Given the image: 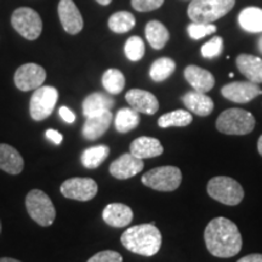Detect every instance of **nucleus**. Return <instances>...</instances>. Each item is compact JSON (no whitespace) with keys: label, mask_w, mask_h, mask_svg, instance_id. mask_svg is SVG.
<instances>
[{"label":"nucleus","mask_w":262,"mask_h":262,"mask_svg":"<svg viewBox=\"0 0 262 262\" xmlns=\"http://www.w3.org/2000/svg\"><path fill=\"white\" fill-rule=\"evenodd\" d=\"M204 241L209 253L220 258L235 256L243 247L237 225L226 217H216L209 222L204 231Z\"/></svg>","instance_id":"f257e3e1"},{"label":"nucleus","mask_w":262,"mask_h":262,"mask_svg":"<svg viewBox=\"0 0 262 262\" xmlns=\"http://www.w3.org/2000/svg\"><path fill=\"white\" fill-rule=\"evenodd\" d=\"M122 244L131 253L153 256L162 247V233L155 224H143L129 227L122 234Z\"/></svg>","instance_id":"f03ea898"},{"label":"nucleus","mask_w":262,"mask_h":262,"mask_svg":"<svg viewBox=\"0 0 262 262\" xmlns=\"http://www.w3.org/2000/svg\"><path fill=\"white\" fill-rule=\"evenodd\" d=\"M235 4V0H192L188 6V16L192 22L214 24L228 14Z\"/></svg>","instance_id":"7ed1b4c3"},{"label":"nucleus","mask_w":262,"mask_h":262,"mask_svg":"<svg viewBox=\"0 0 262 262\" xmlns=\"http://www.w3.org/2000/svg\"><path fill=\"white\" fill-rule=\"evenodd\" d=\"M255 127V117L241 108H229L216 119V129L226 135H248Z\"/></svg>","instance_id":"20e7f679"},{"label":"nucleus","mask_w":262,"mask_h":262,"mask_svg":"<svg viewBox=\"0 0 262 262\" xmlns=\"http://www.w3.org/2000/svg\"><path fill=\"white\" fill-rule=\"evenodd\" d=\"M208 194L225 205L234 206L243 201L244 189L241 183L227 176H216L208 182Z\"/></svg>","instance_id":"39448f33"},{"label":"nucleus","mask_w":262,"mask_h":262,"mask_svg":"<svg viewBox=\"0 0 262 262\" xmlns=\"http://www.w3.org/2000/svg\"><path fill=\"white\" fill-rule=\"evenodd\" d=\"M26 208L31 217L42 227L54 224L56 210L50 196L40 189H33L26 196Z\"/></svg>","instance_id":"423d86ee"},{"label":"nucleus","mask_w":262,"mask_h":262,"mask_svg":"<svg viewBox=\"0 0 262 262\" xmlns=\"http://www.w3.org/2000/svg\"><path fill=\"white\" fill-rule=\"evenodd\" d=\"M146 187L160 192H172L182 182V172L176 166H158L147 171L141 179Z\"/></svg>","instance_id":"0eeeda50"},{"label":"nucleus","mask_w":262,"mask_h":262,"mask_svg":"<svg viewBox=\"0 0 262 262\" xmlns=\"http://www.w3.org/2000/svg\"><path fill=\"white\" fill-rule=\"evenodd\" d=\"M58 101V91L54 86H41L35 89L29 102V113L35 122H41L51 116Z\"/></svg>","instance_id":"6e6552de"},{"label":"nucleus","mask_w":262,"mask_h":262,"mask_svg":"<svg viewBox=\"0 0 262 262\" xmlns=\"http://www.w3.org/2000/svg\"><path fill=\"white\" fill-rule=\"evenodd\" d=\"M11 25L15 31L28 40H35L42 31L40 15L31 8L16 9L11 16Z\"/></svg>","instance_id":"1a4fd4ad"},{"label":"nucleus","mask_w":262,"mask_h":262,"mask_svg":"<svg viewBox=\"0 0 262 262\" xmlns=\"http://www.w3.org/2000/svg\"><path fill=\"white\" fill-rule=\"evenodd\" d=\"M97 191V183L89 178H73L61 185V193L63 196L73 201H91L96 196Z\"/></svg>","instance_id":"9d476101"},{"label":"nucleus","mask_w":262,"mask_h":262,"mask_svg":"<svg viewBox=\"0 0 262 262\" xmlns=\"http://www.w3.org/2000/svg\"><path fill=\"white\" fill-rule=\"evenodd\" d=\"M15 85L21 91H31L40 88L45 79L47 72L37 63H26L17 68L15 73Z\"/></svg>","instance_id":"9b49d317"},{"label":"nucleus","mask_w":262,"mask_h":262,"mask_svg":"<svg viewBox=\"0 0 262 262\" xmlns=\"http://www.w3.org/2000/svg\"><path fill=\"white\" fill-rule=\"evenodd\" d=\"M222 96L235 103H248L262 94L261 88L251 81H233L221 89Z\"/></svg>","instance_id":"f8f14e48"},{"label":"nucleus","mask_w":262,"mask_h":262,"mask_svg":"<svg viewBox=\"0 0 262 262\" xmlns=\"http://www.w3.org/2000/svg\"><path fill=\"white\" fill-rule=\"evenodd\" d=\"M58 16L62 27L68 34H78L84 27L83 16L73 0H61L58 4Z\"/></svg>","instance_id":"ddd939ff"},{"label":"nucleus","mask_w":262,"mask_h":262,"mask_svg":"<svg viewBox=\"0 0 262 262\" xmlns=\"http://www.w3.org/2000/svg\"><path fill=\"white\" fill-rule=\"evenodd\" d=\"M143 166L142 159L136 158L131 153H125L111 164L110 172L118 180H127L142 171Z\"/></svg>","instance_id":"4468645a"},{"label":"nucleus","mask_w":262,"mask_h":262,"mask_svg":"<svg viewBox=\"0 0 262 262\" xmlns=\"http://www.w3.org/2000/svg\"><path fill=\"white\" fill-rule=\"evenodd\" d=\"M125 98L131 108L139 113H145L148 116L156 114L159 110V102L157 97L149 91L141 89H131L126 93Z\"/></svg>","instance_id":"2eb2a0df"},{"label":"nucleus","mask_w":262,"mask_h":262,"mask_svg":"<svg viewBox=\"0 0 262 262\" xmlns=\"http://www.w3.org/2000/svg\"><path fill=\"white\" fill-rule=\"evenodd\" d=\"M102 219L108 226L122 228L129 226L134 219V212L129 206L122 203H112L103 209Z\"/></svg>","instance_id":"dca6fc26"},{"label":"nucleus","mask_w":262,"mask_h":262,"mask_svg":"<svg viewBox=\"0 0 262 262\" xmlns=\"http://www.w3.org/2000/svg\"><path fill=\"white\" fill-rule=\"evenodd\" d=\"M112 120L113 114L111 111H106V112L93 117H88L83 126V136L90 141L100 139L110 129Z\"/></svg>","instance_id":"f3484780"},{"label":"nucleus","mask_w":262,"mask_h":262,"mask_svg":"<svg viewBox=\"0 0 262 262\" xmlns=\"http://www.w3.org/2000/svg\"><path fill=\"white\" fill-rule=\"evenodd\" d=\"M183 75H185L186 80L188 81L189 85L198 93L206 94L215 85L214 75L209 71L204 70V68L198 67V66L191 64L186 67Z\"/></svg>","instance_id":"a211bd4d"},{"label":"nucleus","mask_w":262,"mask_h":262,"mask_svg":"<svg viewBox=\"0 0 262 262\" xmlns=\"http://www.w3.org/2000/svg\"><path fill=\"white\" fill-rule=\"evenodd\" d=\"M164 148L159 140L155 137L141 136L139 139L134 140L130 145V153L139 159L155 158L163 155Z\"/></svg>","instance_id":"6ab92c4d"},{"label":"nucleus","mask_w":262,"mask_h":262,"mask_svg":"<svg viewBox=\"0 0 262 262\" xmlns=\"http://www.w3.org/2000/svg\"><path fill=\"white\" fill-rule=\"evenodd\" d=\"M182 102L189 110V112L199 117H206L214 111V101L206 94L193 90L182 96Z\"/></svg>","instance_id":"aec40b11"},{"label":"nucleus","mask_w":262,"mask_h":262,"mask_svg":"<svg viewBox=\"0 0 262 262\" xmlns=\"http://www.w3.org/2000/svg\"><path fill=\"white\" fill-rule=\"evenodd\" d=\"M239 72L255 84L262 83V60L254 55L242 54L235 60Z\"/></svg>","instance_id":"412c9836"},{"label":"nucleus","mask_w":262,"mask_h":262,"mask_svg":"<svg viewBox=\"0 0 262 262\" xmlns=\"http://www.w3.org/2000/svg\"><path fill=\"white\" fill-rule=\"evenodd\" d=\"M25 166L24 158L12 146L0 143V169L10 175H18Z\"/></svg>","instance_id":"4be33fe9"},{"label":"nucleus","mask_w":262,"mask_h":262,"mask_svg":"<svg viewBox=\"0 0 262 262\" xmlns=\"http://www.w3.org/2000/svg\"><path fill=\"white\" fill-rule=\"evenodd\" d=\"M114 106L112 97L102 93H94L85 97L83 101V113L85 117H93L106 111H111Z\"/></svg>","instance_id":"5701e85b"},{"label":"nucleus","mask_w":262,"mask_h":262,"mask_svg":"<svg viewBox=\"0 0 262 262\" xmlns=\"http://www.w3.org/2000/svg\"><path fill=\"white\" fill-rule=\"evenodd\" d=\"M146 39L148 40L149 45L156 50H160L169 41L170 34L168 28L159 21H149L145 29Z\"/></svg>","instance_id":"b1692460"},{"label":"nucleus","mask_w":262,"mask_h":262,"mask_svg":"<svg viewBox=\"0 0 262 262\" xmlns=\"http://www.w3.org/2000/svg\"><path fill=\"white\" fill-rule=\"evenodd\" d=\"M241 27L249 33L262 32V9L260 8H247L239 14L238 17Z\"/></svg>","instance_id":"393cba45"},{"label":"nucleus","mask_w":262,"mask_h":262,"mask_svg":"<svg viewBox=\"0 0 262 262\" xmlns=\"http://www.w3.org/2000/svg\"><path fill=\"white\" fill-rule=\"evenodd\" d=\"M140 123V114L134 108H122L116 114L114 125L118 133L125 134L134 130Z\"/></svg>","instance_id":"a878e982"},{"label":"nucleus","mask_w":262,"mask_h":262,"mask_svg":"<svg viewBox=\"0 0 262 262\" xmlns=\"http://www.w3.org/2000/svg\"><path fill=\"white\" fill-rule=\"evenodd\" d=\"M110 155V147L100 145L86 148L81 153V164L88 169H95L102 164Z\"/></svg>","instance_id":"bb28decb"},{"label":"nucleus","mask_w":262,"mask_h":262,"mask_svg":"<svg viewBox=\"0 0 262 262\" xmlns=\"http://www.w3.org/2000/svg\"><path fill=\"white\" fill-rule=\"evenodd\" d=\"M193 117L191 112L185 110H178L173 112L163 114L158 119V126L162 129H168L171 126L183 127L187 126L192 123Z\"/></svg>","instance_id":"cd10ccee"},{"label":"nucleus","mask_w":262,"mask_h":262,"mask_svg":"<svg viewBox=\"0 0 262 262\" xmlns=\"http://www.w3.org/2000/svg\"><path fill=\"white\" fill-rule=\"evenodd\" d=\"M176 70L175 61L169 57H160L153 62L149 68V77L152 80L160 83V81L166 80Z\"/></svg>","instance_id":"c85d7f7f"},{"label":"nucleus","mask_w":262,"mask_h":262,"mask_svg":"<svg viewBox=\"0 0 262 262\" xmlns=\"http://www.w3.org/2000/svg\"><path fill=\"white\" fill-rule=\"evenodd\" d=\"M135 16L129 11L116 12L108 19V27H110L111 31L114 33H119V34L130 32L131 29L135 27Z\"/></svg>","instance_id":"c756f323"},{"label":"nucleus","mask_w":262,"mask_h":262,"mask_svg":"<svg viewBox=\"0 0 262 262\" xmlns=\"http://www.w3.org/2000/svg\"><path fill=\"white\" fill-rule=\"evenodd\" d=\"M102 85L107 93L112 95L120 94L125 88V77L119 70L111 68L107 70L102 75Z\"/></svg>","instance_id":"7c9ffc66"},{"label":"nucleus","mask_w":262,"mask_h":262,"mask_svg":"<svg viewBox=\"0 0 262 262\" xmlns=\"http://www.w3.org/2000/svg\"><path fill=\"white\" fill-rule=\"evenodd\" d=\"M124 51H125V56L129 58L130 61L137 62L141 58L145 56V42L140 37H130L125 42L124 47Z\"/></svg>","instance_id":"2f4dec72"},{"label":"nucleus","mask_w":262,"mask_h":262,"mask_svg":"<svg viewBox=\"0 0 262 262\" xmlns=\"http://www.w3.org/2000/svg\"><path fill=\"white\" fill-rule=\"evenodd\" d=\"M188 35L194 40L210 35L216 32V26L214 24H198V22H192L187 27Z\"/></svg>","instance_id":"473e14b6"},{"label":"nucleus","mask_w":262,"mask_h":262,"mask_svg":"<svg viewBox=\"0 0 262 262\" xmlns=\"http://www.w3.org/2000/svg\"><path fill=\"white\" fill-rule=\"evenodd\" d=\"M224 50V40L221 37L211 38L208 42L202 47V56L205 58H214L220 56Z\"/></svg>","instance_id":"72a5a7b5"},{"label":"nucleus","mask_w":262,"mask_h":262,"mask_svg":"<svg viewBox=\"0 0 262 262\" xmlns=\"http://www.w3.org/2000/svg\"><path fill=\"white\" fill-rule=\"evenodd\" d=\"M164 0H131L133 8L140 12H148L159 9Z\"/></svg>","instance_id":"f704fd0d"},{"label":"nucleus","mask_w":262,"mask_h":262,"mask_svg":"<svg viewBox=\"0 0 262 262\" xmlns=\"http://www.w3.org/2000/svg\"><path fill=\"white\" fill-rule=\"evenodd\" d=\"M86 262H123L122 255L113 250H104L95 254Z\"/></svg>","instance_id":"c9c22d12"},{"label":"nucleus","mask_w":262,"mask_h":262,"mask_svg":"<svg viewBox=\"0 0 262 262\" xmlns=\"http://www.w3.org/2000/svg\"><path fill=\"white\" fill-rule=\"evenodd\" d=\"M58 113H60V117L62 118V119L64 120L66 123H68V124L74 123V120H75V114H74L73 112H72L70 108L64 107V106L61 107L60 111H58Z\"/></svg>","instance_id":"e433bc0d"},{"label":"nucleus","mask_w":262,"mask_h":262,"mask_svg":"<svg viewBox=\"0 0 262 262\" xmlns=\"http://www.w3.org/2000/svg\"><path fill=\"white\" fill-rule=\"evenodd\" d=\"M47 137L51 141V142H54L55 145H60V143L62 142V140H63L62 134H60L58 131L54 130V129H49L47 131Z\"/></svg>","instance_id":"4c0bfd02"},{"label":"nucleus","mask_w":262,"mask_h":262,"mask_svg":"<svg viewBox=\"0 0 262 262\" xmlns=\"http://www.w3.org/2000/svg\"><path fill=\"white\" fill-rule=\"evenodd\" d=\"M237 262H262V254H250L242 257Z\"/></svg>","instance_id":"58836bf2"},{"label":"nucleus","mask_w":262,"mask_h":262,"mask_svg":"<svg viewBox=\"0 0 262 262\" xmlns=\"http://www.w3.org/2000/svg\"><path fill=\"white\" fill-rule=\"evenodd\" d=\"M0 262H21V261L15 260V258H11V257H2L0 258Z\"/></svg>","instance_id":"ea45409f"},{"label":"nucleus","mask_w":262,"mask_h":262,"mask_svg":"<svg viewBox=\"0 0 262 262\" xmlns=\"http://www.w3.org/2000/svg\"><path fill=\"white\" fill-rule=\"evenodd\" d=\"M257 150L258 153L262 156V135L260 136V139H258V142H257Z\"/></svg>","instance_id":"a19ab883"},{"label":"nucleus","mask_w":262,"mask_h":262,"mask_svg":"<svg viewBox=\"0 0 262 262\" xmlns=\"http://www.w3.org/2000/svg\"><path fill=\"white\" fill-rule=\"evenodd\" d=\"M96 2L98 3V4H101V5H110L111 3H112V0H96Z\"/></svg>","instance_id":"79ce46f5"},{"label":"nucleus","mask_w":262,"mask_h":262,"mask_svg":"<svg viewBox=\"0 0 262 262\" xmlns=\"http://www.w3.org/2000/svg\"><path fill=\"white\" fill-rule=\"evenodd\" d=\"M258 50H260V52L262 54V35H261V38L258 39Z\"/></svg>","instance_id":"37998d69"},{"label":"nucleus","mask_w":262,"mask_h":262,"mask_svg":"<svg viewBox=\"0 0 262 262\" xmlns=\"http://www.w3.org/2000/svg\"><path fill=\"white\" fill-rule=\"evenodd\" d=\"M0 232H2V224H0Z\"/></svg>","instance_id":"c03bdc74"}]
</instances>
